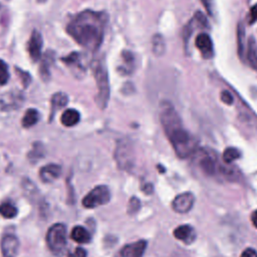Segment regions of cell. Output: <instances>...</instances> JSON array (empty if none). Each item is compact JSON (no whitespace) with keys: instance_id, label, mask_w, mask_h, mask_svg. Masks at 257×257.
I'll return each mask as SVG.
<instances>
[{"instance_id":"18","label":"cell","mask_w":257,"mask_h":257,"mask_svg":"<svg viewBox=\"0 0 257 257\" xmlns=\"http://www.w3.org/2000/svg\"><path fill=\"white\" fill-rule=\"evenodd\" d=\"M121 59H122V63L117 68L118 71L123 75L131 74L134 70V65H135L134 54L128 50H123L121 52Z\"/></svg>"},{"instance_id":"36","label":"cell","mask_w":257,"mask_h":257,"mask_svg":"<svg viewBox=\"0 0 257 257\" xmlns=\"http://www.w3.org/2000/svg\"><path fill=\"white\" fill-rule=\"evenodd\" d=\"M251 222L254 225V227L257 228V210H255L251 215Z\"/></svg>"},{"instance_id":"25","label":"cell","mask_w":257,"mask_h":257,"mask_svg":"<svg viewBox=\"0 0 257 257\" xmlns=\"http://www.w3.org/2000/svg\"><path fill=\"white\" fill-rule=\"evenodd\" d=\"M241 157V152L237 149V148H227L224 152H223V162L225 164H232L234 161L238 160Z\"/></svg>"},{"instance_id":"31","label":"cell","mask_w":257,"mask_h":257,"mask_svg":"<svg viewBox=\"0 0 257 257\" xmlns=\"http://www.w3.org/2000/svg\"><path fill=\"white\" fill-rule=\"evenodd\" d=\"M220 97H221V100H222L224 103L228 104V105L232 104L233 101H234L233 95H232L228 90H223V91L221 92V94H220Z\"/></svg>"},{"instance_id":"2","label":"cell","mask_w":257,"mask_h":257,"mask_svg":"<svg viewBox=\"0 0 257 257\" xmlns=\"http://www.w3.org/2000/svg\"><path fill=\"white\" fill-rule=\"evenodd\" d=\"M160 119L164 132L179 158L186 159L196 153L197 141L184 127L179 113L170 101L161 102Z\"/></svg>"},{"instance_id":"12","label":"cell","mask_w":257,"mask_h":257,"mask_svg":"<svg viewBox=\"0 0 257 257\" xmlns=\"http://www.w3.org/2000/svg\"><path fill=\"white\" fill-rule=\"evenodd\" d=\"M61 172H62V169L59 165L51 163L46 166H43L39 170V177L42 182L51 183L60 177Z\"/></svg>"},{"instance_id":"27","label":"cell","mask_w":257,"mask_h":257,"mask_svg":"<svg viewBox=\"0 0 257 257\" xmlns=\"http://www.w3.org/2000/svg\"><path fill=\"white\" fill-rule=\"evenodd\" d=\"M153 51L157 56H161L165 52V41L160 34H156L153 37Z\"/></svg>"},{"instance_id":"28","label":"cell","mask_w":257,"mask_h":257,"mask_svg":"<svg viewBox=\"0 0 257 257\" xmlns=\"http://www.w3.org/2000/svg\"><path fill=\"white\" fill-rule=\"evenodd\" d=\"M9 79V70L7 63L0 59V85H5Z\"/></svg>"},{"instance_id":"11","label":"cell","mask_w":257,"mask_h":257,"mask_svg":"<svg viewBox=\"0 0 257 257\" xmlns=\"http://www.w3.org/2000/svg\"><path fill=\"white\" fill-rule=\"evenodd\" d=\"M195 44L204 58L210 59L213 57V55H214L213 42H212V39L209 34H207L205 32L199 33L196 37Z\"/></svg>"},{"instance_id":"26","label":"cell","mask_w":257,"mask_h":257,"mask_svg":"<svg viewBox=\"0 0 257 257\" xmlns=\"http://www.w3.org/2000/svg\"><path fill=\"white\" fill-rule=\"evenodd\" d=\"M43 156H44V148L42 147L41 144L35 143L33 145V148L31 149V151L28 154V159L31 163H35V162L39 161L40 159H42Z\"/></svg>"},{"instance_id":"9","label":"cell","mask_w":257,"mask_h":257,"mask_svg":"<svg viewBox=\"0 0 257 257\" xmlns=\"http://www.w3.org/2000/svg\"><path fill=\"white\" fill-rule=\"evenodd\" d=\"M43 46V39L41 33L34 29L30 35L29 41L27 43V50L32 61L36 62L41 58V50Z\"/></svg>"},{"instance_id":"30","label":"cell","mask_w":257,"mask_h":257,"mask_svg":"<svg viewBox=\"0 0 257 257\" xmlns=\"http://www.w3.org/2000/svg\"><path fill=\"white\" fill-rule=\"evenodd\" d=\"M141 207V202L138 198L136 197H133L131 198L130 200V203H128V212L131 214H135Z\"/></svg>"},{"instance_id":"19","label":"cell","mask_w":257,"mask_h":257,"mask_svg":"<svg viewBox=\"0 0 257 257\" xmlns=\"http://www.w3.org/2000/svg\"><path fill=\"white\" fill-rule=\"evenodd\" d=\"M50 103H51L50 119H52L54 113H55L58 109L64 107V106L68 103V96H67V94L64 93V92H61V91L56 92V93H54V94L52 95Z\"/></svg>"},{"instance_id":"10","label":"cell","mask_w":257,"mask_h":257,"mask_svg":"<svg viewBox=\"0 0 257 257\" xmlns=\"http://www.w3.org/2000/svg\"><path fill=\"white\" fill-rule=\"evenodd\" d=\"M19 240L15 235H4L0 242L1 253L3 257H16L19 250Z\"/></svg>"},{"instance_id":"13","label":"cell","mask_w":257,"mask_h":257,"mask_svg":"<svg viewBox=\"0 0 257 257\" xmlns=\"http://www.w3.org/2000/svg\"><path fill=\"white\" fill-rule=\"evenodd\" d=\"M146 248L147 242L145 240H140L122 247L119 254L121 257H143Z\"/></svg>"},{"instance_id":"35","label":"cell","mask_w":257,"mask_h":257,"mask_svg":"<svg viewBox=\"0 0 257 257\" xmlns=\"http://www.w3.org/2000/svg\"><path fill=\"white\" fill-rule=\"evenodd\" d=\"M240 257H257V252L252 248L245 249Z\"/></svg>"},{"instance_id":"21","label":"cell","mask_w":257,"mask_h":257,"mask_svg":"<svg viewBox=\"0 0 257 257\" xmlns=\"http://www.w3.org/2000/svg\"><path fill=\"white\" fill-rule=\"evenodd\" d=\"M80 120V114L79 112L74 108H68L64 110V112L61 114L60 121L64 126L70 127L78 123Z\"/></svg>"},{"instance_id":"20","label":"cell","mask_w":257,"mask_h":257,"mask_svg":"<svg viewBox=\"0 0 257 257\" xmlns=\"http://www.w3.org/2000/svg\"><path fill=\"white\" fill-rule=\"evenodd\" d=\"M237 48H238L239 57L241 58V60H244L247 46H246L245 27L242 22H239L237 26Z\"/></svg>"},{"instance_id":"5","label":"cell","mask_w":257,"mask_h":257,"mask_svg":"<svg viewBox=\"0 0 257 257\" xmlns=\"http://www.w3.org/2000/svg\"><path fill=\"white\" fill-rule=\"evenodd\" d=\"M110 200L109 189L104 186H96L90 192H88L82 199V205L84 208L93 209L108 203Z\"/></svg>"},{"instance_id":"16","label":"cell","mask_w":257,"mask_h":257,"mask_svg":"<svg viewBox=\"0 0 257 257\" xmlns=\"http://www.w3.org/2000/svg\"><path fill=\"white\" fill-rule=\"evenodd\" d=\"M81 56L78 52H71L67 56L62 57L61 61H63L68 67L71 68L73 73H78V76H80L81 73H84V68L81 64Z\"/></svg>"},{"instance_id":"6","label":"cell","mask_w":257,"mask_h":257,"mask_svg":"<svg viewBox=\"0 0 257 257\" xmlns=\"http://www.w3.org/2000/svg\"><path fill=\"white\" fill-rule=\"evenodd\" d=\"M24 102V94L18 89H12L0 95V110L11 111L18 109Z\"/></svg>"},{"instance_id":"7","label":"cell","mask_w":257,"mask_h":257,"mask_svg":"<svg viewBox=\"0 0 257 257\" xmlns=\"http://www.w3.org/2000/svg\"><path fill=\"white\" fill-rule=\"evenodd\" d=\"M195 196L191 192H185L175 197L172 202V209L179 214L188 213L194 206Z\"/></svg>"},{"instance_id":"3","label":"cell","mask_w":257,"mask_h":257,"mask_svg":"<svg viewBox=\"0 0 257 257\" xmlns=\"http://www.w3.org/2000/svg\"><path fill=\"white\" fill-rule=\"evenodd\" d=\"M91 68L97 87L95 102L100 109H104L109 100V81L107 69L102 59L94 60L91 64Z\"/></svg>"},{"instance_id":"15","label":"cell","mask_w":257,"mask_h":257,"mask_svg":"<svg viewBox=\"0 0 257 257\" xmlns=\"http://www.w3.org/2000/svg\"><path fill=\"white\" fill-rule=\"evenodd\" d=\"M174 236L176 239L184 242L185 244L193 243L197 237L194 228L190 225H181L177 227L174 231Z\"/></svg>"},{"instance_id":"17","label":"cell","mask_w":257,"mask_h":257,"mask_svg":"<svg viewBox=\"0 0 257 257\" xmlns=\"http://www.w3.org/2000/svg\"><path fill=\"white\" fill-rule=\"evenodd\" d=\"M245 59L251 68L257 70V43L253 37H250L248 40Z\"/></svg>"},{"instance_id":"14","label":"cell","mask_w":257,"mask_h":257,"mask_svg":"<svg viewBox=\"0 0 257 257\" xmlns=\"http://www.w3.org/2000/svg\"><path fill=\"white\" fill-rule=\"evenodd\" d=\"M40 59L39 75L43 81H47L50 78V68L54 63V52L52 50H47Z\"/></svg>"},{"instance_id":"22","label":"cell","mask_w":257,"mask_h":257,"mask_svg":"<svg viewBox=\"0 0 257 257\" xmlns=\"http://www.w3.org/2000/svg\"><path fill=\"white\" fill-rule=\"evenodd\" d=\"M70 237L73 241H75L78 244H86L91 239L89 232L82 226L73 227L70 233Z\"/></svg>"},{"instance_id":"33","label":"cell","mask_w":257,"mask_h":257,"mask_svg":"<svg viewBox=\"0 0 257 257\" xmlns=\"http://www.w3.org/2000/svg\"><path fill=\"white\" fill-rule=\"evenodd\" d=\"M203 6L205 7L208 14L213 15L214 14V0H200Z\"/></svg>"},{"instance_id":"1","label":"cell","mask_w":257,"mask_h":257,"mask_svg":"<svg viewBox=\"0 0 257 257\" xmlns=\"http://www.w3.org/2000/svg\"><path fill=\"white\" fill-rule=\"evenodd\" d=\"M107 16L103 12L84 10L68 22L67 33L82 47L95 51L100 46Z\"/></svg>"},{"instance_id":"4","label":"cell","mask_w":257,"mask_h":257,"mask_svg":"<svg viewBox=\"0 0 257 257\" xmlns=\"http://www.w3.org/2000/svg\"><path fill=\"white\" fill-rule=\"evenodd\" d=\"M46 243L50 252L57 257L63 255L66 244V228L62 223L53 224L46 233Z\"/></svg>"},{"instance_id":"29","label":"cell","mask_w":257,"mask_h":257,"mask_svg":"<svg viewBox=\"0 0 257 257\" xmlns=\"http://www.w3.org/2000/svg\"><path fill=\"white\" fill-rule=\"evenodd\" d=\"M15 71L17 72V74H18V76H19V78H20V81H21L23 87H24V88L28 87L29 84L31 83V80H32V77H31V75L29 74V72L24 71V70L20 69L19 67H15Z\"/></svg>"},{"instance_id":"34","label":"cell","mask_w":257,"mask_h":257,"mask_svg":"<svg viewBox=\"0 0 257 257\" xmlns=\"http://www.w3.org/2000/svg\"><path fill=\"white\" fill-rule=\"evenodd\" d=\"M257 21V3L254 4L250 9V18H249V24H253Z\"/></svg>"},{"instance_id":"23","label":"cell","mask_w":257,"mask_h":257,"mask_svg":"<svg viewBox=\"0 0 257 257\" xmlns=\"http://www.w3.org/2000/svg\"><path fill=\"white\" fill-rule=\"evenodd\" d=\"M38 120H39L38 110L35 108H28L22 117L21 123H22L23 127L29 128V127L33 126L34 124H36Z\"/></svg>"},{"instance_id":"32","label":"cell","mask_w":257,"mask_h":257,"mask_svg":"<svg viewBox=\"0 0 257 257\" xmlns=\"http://www.w3.org/2000/svg\"><path fill=\"white\" fill-rule=\"evenodd\" d=\"M86 251L81 247H76L73 251L68 253V257H86Z\"/></svg>"},{"instance_id":"24","label":"cell","mask_w":257,"mask_h":257,"mask_svg":"<svg viewBox=\"0 0 257 257\" xmlns=\"http://www.w3.org/2000/svg\"><path fill=\"white\" fill-rule=\"evenodd\" d=\"M17 208L10 202H4L0 205V215L5 219H12L17 216Z\"/></svg>"},{"instance_id":"8","label":"cell","mask_w":257,"mask_h":257,"mask_svg":"<svg viewBox=\"0 0 257 257\" xmlns=\"http://www.w3.org/2000/svg\"><path fill=\"white\" fill-rule=\"evenodd\" d=\"M198 27H203V28H208V20L205 17V15L201 12V11H197L193 18L187 23V25L185 26L184 30H183V39L185 44H187V42L189 41L191 35L193 34L194 30Z\"/></svg>"}]
</instances>
